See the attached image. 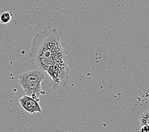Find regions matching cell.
<instances>
[{
    "label": "cell",
    "mask_w": 149,
    "mask_h": 132,
    "mask_svg": "<svg viewBox=\"0 0 149 132\" xmlns=\"http://www.w3.org/2000/svg\"><path fill=\"white\" fill-rule=\"evenodd\" d=\"M60 31L49 25L34 35L29 51V58L38 69L46 71L52 64L67 59V52L60 43Z\"/></svg>",
    "instance_id": "1"
},
{
    "label": "cell",
    "mask_w": 149,
    "mask_h": 132,
    "mask_svg": "<svg viewBox=\"0 0 149 132\" xmlns=\"http://www.w3.org/2000/svg\"><path fill=\"white\" fill-rule=\"evenodd\" d=\"M45 74L42 71L34 69L26 71L19 75V83L23 88L25 94L40 101L41 94V83Z\"/></svg>",
    "instance_id": "2"
},
{
    "label": "cell",
    "mask_w": 149,
    "mask_h": 132,
    "mask_svg": "<svg viewBox=\"0 0 149 132\" xmlns=\"http://www.w3.org/2000/svg\"><path fill=\"white\" fill-rule=\"evenodd\" d=\"M67 60V59L58 60L52 64L46 70L54 85L58 87H64L69 81V68Z\"/></svg>",
    "instance_id": "3"
},
{
    "label": "cell",
    "mask_w": 149,
    "mask_h": 132,
    "mask_svg": "<svg viewBox=\"0 0 149 132\" xmlns=\"http://www.w3.org/2000/svg\"><path fill=\"white\" fill-rule=\"evenodd\" d=\"M20 105L26 112L30 114L41 112L42 109L39 104V101L29 95H24L19 99Z\"/></svg>",
    "instance_id": "4"
},
{
    "label": "cell",
    "mask_w": 149,
    "mask_h": 132,
    "mask_svg": "<svg viewBox=\"0 0 149 132\" xmlns=\"http://www.w3.org/2000/svg\"><path fill=\"white\" fill-rule=\"evenodd\" d=\"M139 122L140 126L145 125V124L149 125V111L148 110H145L140 115Z\"/></svg>",
    "instance_id": "5"
},
{
    "label": "cell",
    "mask_w": 149,
    "mask_h": 132,
    "mask_svg": "<svg viewBox=\"0 0 149 132\" xmlns=\"http://www.w3.org/2000/svg\"><path fill=\"white\" fill-rule=\"evenodd\" d=\"M12 13L9 12H5L0 15V22L3 24H8L11 21Z\"/></svg>",
    "instance_id": "6"
},
{
    "label": "cell",
    "mask_w": 149,
    "mask_h": 132,
    "mask_svg": "<svg viewBox=\"0 0 149 132\" xmlns=\"http://www.w3.org/2000/svg\"><path fill=\"white\" fill-rule=\"evenodd\" d=\"M149 131V125L145 124V125L141 126V132H148Z\"/></svg>",
    "instance_id": "7"
}]
</instances>
